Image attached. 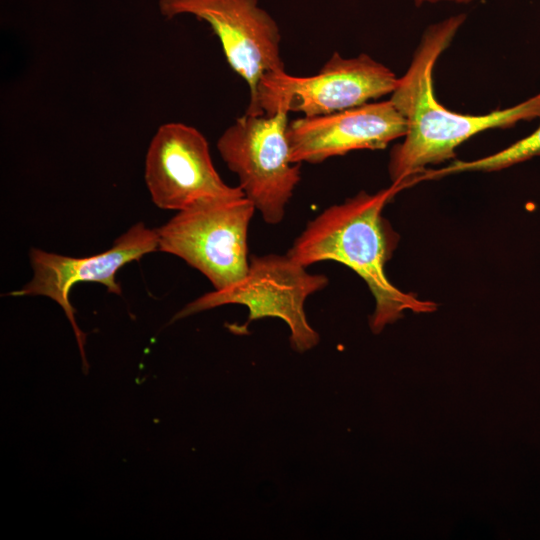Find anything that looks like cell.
Here are the masks:
<instances>
[{"label": "cell", "mask_w": 540, "mask_h": 540, "mask_svg": "<svg viewBox=\"0 0 540 540\" xmlns=\"http://www.w3.org/2000/svg\"><path fill=\"white\" fill-rule=\"evenodd\" d=\"M464 20L465 15L460 14L427 28L407 72L398 78L390 100L405 118L407 131L390 153L392 184L409 186L421 178L426 166L453 158L455 149L477 133L540 118V93L484 115L459 114L438 102L433 89L434 66Z\"/></svg>", "instance_id": "6da1fadb"}, {"label": "cell", "mask_w": 540, "mask_h": 540, "mask_svg": "<svg viewBox=\"0 0 540 540\" xmlns=\"http://www.w3.org/2000/svg\"><path fill=\"white\" fill-rule=\"evenodd\" d=\"M403 188L406 187L392 184L374 194L361 191L341 204L326 208L307 223L286 253L305 267L330 260L358 274L375 300L370 328L376 334L401 318L405 310L415 313L436 310L435 303L401 291L385 274L394 238L382 212Z\"/></svg>", "instance_id": "7a4b0ae2"}, {"label": "cell", "mask_w": 540, "mask_h": 540, "mask_svg": "<svg viewBox=\"0 0 540 540\" xmlns=\"http://www.w3.org/2000/svg\"><path fill=\"white\" fill-rule=\"evenodd\" d=\"M306 268L287 254L252 255L241 280L201 295L177 312L172 321L218 306L240 304L248 308L249 316L236 332L257 319L280 318L290 329L292 348L305 352L319 343V334L307 321L305 301L328 284L327 276L311 274Z\"/></svg>", "instance_id": "3957f363"}, {"label": "cell", "mask_w": 540, "mask_h": 540, "mask_svg": "<svg viewBox=\"0 0 540 540\" xmlns=\"http://www.w3.org/2000/svg\"><path fill=\"white\" fill-rule=\"evenodd\" d=\"M397 83L396 75L369 55L345 58L335 52L312 76H293L285 69L265 74L245 113L325 115L392 94Z\"/></svg>", "instance_id": "277c9868"}, {"label": "cell", "mask_w": 540, "mask_h": 540, "mask_svg": "<svg viewBox=\"0 0 540 540\" xmlns=\"http://www.w3.org/2000/svg\"><path fill=\"white\" fill-rule=\"evenodd\" d=\"M288 112L245 113L219 137L217 150L263 220L280 223L301 180V164L290 159Z\"/></svg>", "instance_id": "5b68a950"}, {"label": "cell", "mask_w": 540, "mask_h": 540, "mask_svg": "<svg viewBox=\"0 0 540 540\" xmlns=\"http://www.w3.org/2000/svg\"><path fill=\"white\" fill-rule=\"evenodd\" d=\"M255 206L245 196L215 199L178 211L156 229L158 250L200 271L215 290L226 288L249 267L248 229Z\"/></svg>", "instance_id": "8992f818"}, {"label": "cell", "mask_w": 540, "mask_h": 540, "mask_svg": "<svg viewBox=\"0 0 540 540\" xmlns=\"http://www.w3.org/2000/svg\"><path fill=\"white\" fill-rule=\"evenodd\" d=\"M144 176L153 203L165 210L245 196L239 186H229L220 177L204 135L184 123L158 128L148 146Z\"/></svg>", "instance_id": "52a82bcc"}, {"label": "cell", "mask_w": 540, "mask_h": 540, "mask_svg": "<svg viewBox=\"0 0 540 540\" xmlns=\"http://www.w3.org/2000/svg\"><path fill=\"white\" fill-rule=\"evenodd\" d=\"M159 9L166 18L190 14L210 25L228 64L249 87V104L265 74L285 69L278 24L258 0H159Z\"/></svg>", "instance_id": "ba28073f"}, {"label": "cell", "mask_w": 540, "mask_h": 540, "mask_svg": "<svg viewBox=\"0 0 540 540\" xmlns=\"http://www.w3.org/2000/svg\"><path fill=\"white\" fill-rule=\"evenodd\" d=\"M156 250H158L157 231L147 228L143 222L136 223L118 237L110 249L88 257L76 258L32 248L29 252L33 270L32 279L10 295L45 296L62 307L71 323L81 354L83 370L87 373L86 335L76 322L75 309L69 300L71 288L79 282H96L104 285L109 293L121 295V287L116 281L118 270Z\"/></svg>", "instance_id": "9c48e42d"}, {"label": "cell", "mask_w": 540, "mask_h": 540, "mask_svg": "<svg viewBox=\"0 0 540 540\" xmlns=\"http://www.w3.org/2000/svg\"><path fill=\"white\" fill-rule=\"evenodd\" d=\"M406 131V120L391 100L303 116L288 124L290 159L297 164H318L354 150H380Z\"/></svg>", "instance_id": "30bf717a"}, {"label": "cell", "mask_w": 540, "mask_h": 540, "mask_svg": "<svg viewBox=\"0 0 540 540\" xmlns=\"http://www.w3.org/2000/svg\"><path fill=\"white\" fill-rule=\"evenodd\" d=\"M537 156H540V124L527 137L493 155L473 161H455L440 170L426 171L423 179L467 171H496Z\"/></svg>", "instance_id": "8fae6325"}, {"label": "cell", "mask_w": 540, "mask_h": 540, "mask_svg": "<svg viewBox=\"0 0 540 540\" xmlns=\"http://www.w3.org/2000/svg\"><path fill=\"white\" fill-rule=\"evenodd\" d=\"M416 5H420L422 3H425V2H431V3H435V2H438V1H454V2H457V3H468L470 1H473V0H414Z\"/></svg>", "instance_id": "7c38bea8"}]
</instances>
